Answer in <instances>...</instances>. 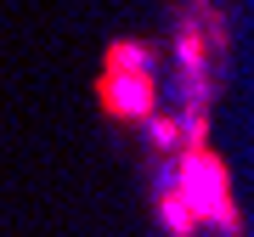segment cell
I'll list each match as a JSON object with an SVG mask.
<instances>
[{
    "mask_svg": "<svg viewBox=\"0 0 254 237\" xmlns=\"http://www.w3.org/2000/svg\"><path fill=\"white\" fill-rule=\"evenodd\" d=\"M158 220H164L170 237H198V232L237 237V232H243L237 203H232L226 164H220L203 141H192L175 158H164V175H158Z\"/></svg>",
    "mask_w": 254,
    "mask_h": 237,
    "instance_id": "obj_1",
    "label": "cell"
},
{
    "mask_svg": "<svg viewBox=\"0 0 254 237\" xmlns=\"http://www.w3.org/2000/svg\"><path fill=\"white\" fill-rule=\"evenodd\" d=\"M158 51L141 46V40H119L108 51V62H102V79H96V96L102 108L113 118H125V124H147L158 108H164V91H158Z\"/></svg>",
    "mask_w": 254,
    "mask_h": 237,
    "instance_id": "obj_2",
    "label": "cell"
}]
</instances>
